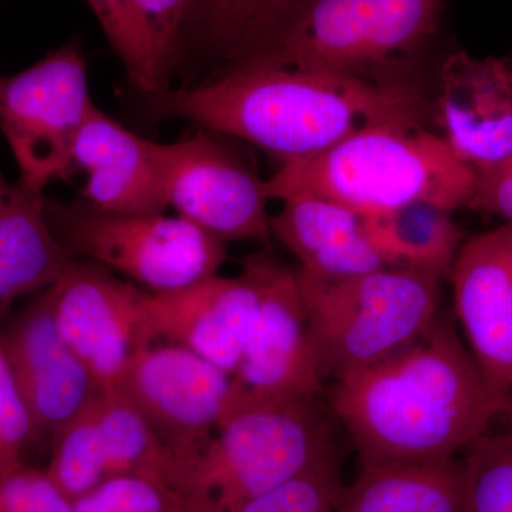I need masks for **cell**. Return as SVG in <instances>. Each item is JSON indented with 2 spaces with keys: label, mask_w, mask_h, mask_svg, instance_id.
<instances>
[{
  "label": "cell",
  "mask_w": 512,
  "mask_h": 512,
  "mask_svg": "<svg viewBox=\"0 0 512 512\" xmlns=\"http://www.w3.org/2000/svg\"><path fill=\"white\" fill-rule=\"evenodd\" d=\"M443 0H299L251 55L234 64L292 67L396 82L439 35Z\"/></svg>",
  "instance_id": "cell-5"
},
{
  "label": "cell",
  "mask_w": 512,
  "mask_h": 512,
  "mask_svg": "<svg viewBox=\"0 0 512 512\" xmlns=\"http://www.w3.org/2000/svg\"><path fill=\"white\" fill-rule=\"evenodd\" d=\"M119 390L146 417L178 471L217 430L231 375L184 346L156 342L134 352Z\"/></svg>",
  "instance_id": "cell-10"
},
{
  "label": "cell",
  "mask_w": 512,
  "mask_h": 512,
  "mask_svg": "<svg viewBox=\"0 0 512 512\" xmlns=\"http://www.w3.org/2000/svg\"><path fill=\"white\" fill-rule=\"evenodd\" d=\"M99 20L114 53L123 63L128 80L140 93L161 90L146 32L133 0H86Z\"/></svg>",
  "instance_id": "cell-26"
},
{
  "label": "cell",
  "mask_w": 512,
  "mask_h": 512,
  "mask_svg": "<svg viewBox=\"0 0 512 512\" xmlns=\"http://www.w3.org/2000/svg\"><path fill=\"white\" fill-rule=\"evenodd\" d=\"M94 106L82 43L70 40L16 74L0 70V133L19 167V180L45 192L74 174V140Z\"/></svg>",
  "instance_id": "cell-8"
},
{
  "label": "cell",
  "mask_w": 512,
  "mask_h": 512,
  "mask_svg": "<svg viewBox=\"0 0 512 512\" xmlns=\"http://www.w3.org/2000/svg\"><path fill=\"white\" fill-rule=\"evenodd\" d=\"M97 410L107 480L140 477L173 490L177 463L146 417L121 390L99 393Z\"/></svg>",
  "instance_id": "cell-23"
},
{
  "label": "cell",
  "mask_w": 512,
  "mask_h": 512,
  "mask_svg": "<svg viewBox=\"0 0 512 512\" xmlns=\"http://www.w3.org/2000/svg\"><path fill=\"white\" fill-rule=\"evenodd\" d=\"M272 237L299 262V275L320 281L350 278L383 268L367 238L363 217L328 198L298 194L271 217Z\"/></svg>",
  "instance_id": "cell-18"
},
{
  "label": "cell",
  "mask_w": 512,
  "mask_h": 512,
  "mask_svg": "<svg viewBox=\"0 0 512 512\" xmlns=\"http://www.w3.org/2000/svg\"><path fill=\"white\" fill-rule=\"evenodd\" d=\"M0 512H74V503L45 470L22 466L0 476Z\"/></svg>",
  "instance_id": "cell-31"
},
{
  "label": "cell",
  "mask_w": 512,
  "mask_h": 512,
  "mask_svg": "<svg viewBox=\"0 0 512 512\" xmlns=\"http://www.w3.org/2000/svg\"><path fill=\"white\" fill-rule=\"evenodd\" d=\"M36 440L32 417L0 338V476L25 466L23 457Z\"/></svg>",
  "instance_id": "cell-30"
},
{
  "label": "cell",
  "mask_w": 512,
  "mask_h": 512,
  "mask_svg": "<svg viewBox=\"0 0 512 512\" xmlns=\"http://www.w3.org/2000/svg\"><path fill=\"white\" fill-rule=\"evenodd\" d=\"M251 259L258 272L261 301L231 375L225 412L245 404L316 399L325 384L309 338L298 274L266 255Z\"/></svg>",
  "instance_id": "cell-9"
},
{
  "label": "cell",
  "mask_w": 512,
  "mask_h": 512,
  "mask_svg": "<svg viewBox=\"0 0 512 512\" xmlns=\"http://www.w3.org/2000/svg\"><path fill=\"white\" fill-rule=\"evenodd\" d=\"M448 278L468 349L504 410L512 392V224L464 239Z\"/></svg>",
  "instance_id": "cell-14"
},
{
  "label": "cell",
  "mask_w": 512,
  "mask_h": 512,
  "mask_svg": "<svg viewBox=\"0 0 512 512\" xmlns=\"http://www.w3.org/2000/svg\"><path fill=\"white\" fill-rule=\"evenodd\" d=\"M46 198L0 170V319L22 296L55 285L74 261L50 228Z\"/></svg>",
  "instance_id": "cell-19"
},
{
  "label": "cell",
  "mask_w": 512,
  "mask_h": 512,
  "mask_svg": "<svg viewBox=\"0 0 512 512\" xmlns=\"http://www.w3.org/2000/svg\"><path fill=\"white\" fill-rule=\"evenodd\" d=\"M133 3L150 43L161 90L167 89L170 77L187 59L185 23L191 0H133Z\"/></svg>",
  "instance_id": "cell-27"
},
{
  "label": "cell",
  "mask_w": 512,
  "mask_h": 512,
  "mask_svg": "<svg viewBox=\"0 0 512 512\" xmlns=\"http://www.w3.org/2000/svg\"><path fill=\"white\" fill-rule=\"evenodd\" d=\"M363 227L384 265L416 269L440 279L450 275L464 242L451 212L430 202L367 215Z\"/></svg>",
  "instance_id": "cell-21"
},
{
  "label": "cell",
  "mask_w": 512,
  "mask_h": 512,
  "mask_svg": "<svg viewBox=\"0 0 512 512\" xmlns=\"http://www.w3.org/2000/svg\"><path fill=\"white\" fill-rule=\"evenodd\" d=\"M437 111L444 140L474 173L512 158V60L450 53L440 69Z\"/></svg>",
  "instance_id": "cell-16"
},
{
  "label": "cell",
  "mask_w": 512,
  "mask_h": 512,
  "mask_svg": "<svg viewBox=\"0 0 512 512\" xmlns=\"http://www.w3.org/2000/svg\"><path fill=\"white\" fill-rule=\"evenodd\" d=\"M86 174L82 200L114 214L161 215L168 205L160 143L131 133L94 104L72 151Z\"/></svg>",
  "instance_id": "cell-17"
},
{
  "label": "cell",
  "mask_w": 512,
  "mask_h": 512,
  "mask_svg": "<svg viewBox=\"0 0 512 512\" xmlns=\"http://www.w3.org/2000/svg\"><path fill=\"white\" fill-rule=\"evenodd\" d=\"M50 228L74 259L106 266L150 293L180 291L218 275L227 247L194 222L161 215L114 214L77 200L46 198Z\"/></svg>",
  "instance_id": "cell-7"
},
{
  "label": "cell",
  "mask_w": 512,
  "mask_h": 512,
  "mask_svg": "<svg viewBox=\"0 0 512 512\" xmlns=\"http://www.w3.org/2000/svg\"><path fill=\"white\" fill-rule=\"evenodd\" d=\"M141 94L156 119L241 138L281 164L322 153L363 128L420 121L423 113L420 90L404 80L255 64L228 67L191 89Z\"/></svg>",
  "instance_id": "cell-1"
},
{
  "label": "cell",
  "mask_w": 512,
  "mask_h": 512,
  "mask_svg": "<svg viewBox=\"0 0 512 512\" xmlns=\"http://www.w3.org/2000/svg\"><path fill=\"white\" fill-rule=\"evenodd\" d=\"M498 420L503 421V430H512V392Z\"/></svg>",
  "instance_id": "cell-32"
},
{
  "label": "cell",
  "mask_w": 512,
  "mask_h": 512,
  "mask_svg": "<svg viewBox=\"0 0 512 512\" xmlns=\"http://www.w3.org/2000/svg\"><path fill=\"white\" fill-rule=\"evenodd\" d=\"M335 453L315 399L254 403L222 414L217 430L178 468L184 512H241Z\"/></svg>",
  "instance_id": "cell-4"
},
{
  "label": "cell",
  "mask_w": 512,
  "mask_h": 512,
  "mask_svg": "<svg viewBox=\"0 0 512 512\" xmlns=\"http://www.w3.org/2000/svg\"><path fill=\"white\" fill-rule=\"evenodd\" d=\"M49 289L57 329L99 393L119 390L131 356L150 345L141 309L146 292L87 259H74Z\"/></svg>",
  "instance_id": "cell-12"
},
{
  "label": "cell",
  "mask_w": 512,
  "mask_h": 512,
  "mask_svg": "<svg viewBox=\"0 0 512 512\" xmlns=\"http://www.w3.org/2000/svg\"><path fill=\"white\" fill-rule=\"evenodd\" d=\"M74 512H184L177 494L165 484L140 477L104 481L74 501Z\"/></svg>",
  "instance_id": "cell-29"
},
{
  "label": "cell",
  "mask_w": 512,
  "mask_h": 512,
  "mask_svg": "<svg viewBox=\"0 0 512 512\" xmlns=\"http://www.w3.org/2000/svg\"><path fill=\"white\" fill-rule=\"evenodd\" d=\"M299 0H191L185 52L234 66L265 42Z\"/></svg>",
  "instance_id": "cell-22"
},
{
  "label": "cell",
  "mask_w": 512,
  "mask_h": 512,
  "mask_svg": "<svg viewBox=\"0 0 512 512\" xmlns=\"http://www.w3.org/2000/svg\"><path fill=\"white\" fill-rule=\"evenodd\" d=\"M463 461L402 460L365 464L339 493L335 512H463Z\"/></svg>",
  "instance_id": "cell-20"
},
{
  "label": "cell",
  "mask_w": 512,
  "mask_h": 512,
  "mask_svg": "<svg viewBox=\"0 0 512 512\" xmlns=\"http://www.w3.org/2000/svg\"><path fill=\"white\" fill-rule=\"evenodd\" d=\"M160 156L168 205L180 217L225 244L272 238L264 180L224 144L200 130L160 143Z\"/></svg>",
  "instance_id": "cell-11"
},
{
  "label": "cell",
  "mask_w": 512,
  "mask_h": 512,
  "mask_svg": "<svg viewBox=\"0 0 512 512\" xmlns=\"http://www.w3.org/2000/svg\"><path fill=\"white\" fill-rule=\"evenodd\" d=\"M340 490L333 453L241 512H335Z\"/></svg>",
  "instance_id": "cell-28"
},
{
  "label": "cell",
  "mask_w": 512,
  "mask_h": 512,
  "mask_svg": "<svg viewBox=\"0 0 512 512\" xmlns=\"http://www.w3.org/2000/svg\"><path fill=\"white\" fill-rule=\"evenodd\" d=\"M466 451L463 512H512V430L488 431Z\"/></svg>",
  "instance_id": "cell-25"
},
{
  "label": "cell",
  "mask_w": 512,
  "mask_h": 512,
  "mask_svg": "<svg viewBox=\"0 0 512 512\" xmlns=\"http://www.w3.org/2000/svg\"><path fill=\"white\" fill-rule=\"evenodd\" d=\"M97 396L52 437V457L45 471L73 503L107 481Z\"/></svg>",
  "instance_id": "cell-24"
},
{
  "label": "cell",
  "mask_w": 512,
  "mask_h": 512,
  "mask_svg": "<svg viewBox=\"0 0 512 512\" xmlns=\"http://www.w3.org/2000/svg\"><path fill=\"white\" fill-rule=\"evenodd\" d=\"M298 281L320 372L333 382L399 352L439 316L441 279L416 269L383 266L335 281L298 274Z\"/></svg>",
  "instance_id": "cell-6"
},
{
  "label": "cell",
  "mask_w": 512,
  "mask_h": 512,
  "mask_svg": "<svg viewBox=\"0 0 512 512\" xmlns=\"http://www.w3.org/2000/svg\"><path fill=\"white\" fill-rule=\"evenodd\" d=\"M261 301L251 256L234 278L214 275L167 293H144L143 329L148 343L184 346L232 375L247 345Z\"/></svg>",
  "instance_id": "cell-13"
},
{
  "label": "cell",
  "mask_w": 512,
  "mask_h": 512,
  "mask_svg": "<svg viewBox=\"0 0 512 512\" xmlns=\"http://www.w3.org/2000/svg\"><path fill=\"white\" fill-rule=\"evenodd\" d=\"M329 403L360 466L456 457L503 412L470 349L440 315L399 352L336 379Z\"/></svg>",
  "instance_id": "cell-2"
},
{
  "label": "cell",
  "mask_w": 512,
  "mask_h": 512,
  "mask_svg": "<svg viewBox=\"0 0 512 512\" xmlns=\"http://www.w3.org/2000/svg\"><path fill=\"white\" fill-rule=\"evenodd\" d=\"M474 178L443 137L424 130L420 121H393L281 164L264 188L268 200L318 195L367 217L419 201L450 212L467 208Z\"/></svg>",
  "instance_id": "cell-3"
},
{
  "label": "cell",
  "mask_w": 512,
  "mask_h": 512,
  "mask_svg": "<svg viewBox=\"0 0 512 512\" xmlns=\"http://www.w3.org/2000/svg\"><path fill=\"white\" fill-rule=\"evenodd\" d=\"M0 338L37 440L52 439L99 394L92 373L57 329L50 289L0 332Z\"/></svg>",
  "instance_id": "cell-15"
}]
</instances>
